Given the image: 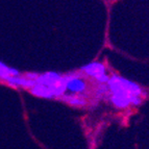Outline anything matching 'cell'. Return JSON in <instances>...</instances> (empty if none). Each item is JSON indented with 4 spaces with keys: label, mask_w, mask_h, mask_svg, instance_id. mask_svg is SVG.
I'll use <instances>...</instances> for the list:
<instances>
[{
    "label": "cell",
    "mask_w": 149,
    "mask_h": 149,
    "mask_svg": "<svg viewBox=\"0 0 149 149\" xmlns=\"http://www.w3.org/2000/svg\"><path fill=\"white\" fill-rule=\"evenodd\" d=\"M61 99L64 102H66V103H68L70 107H85L88 105V97L86 95L68 94V95H64Z\"/></svg>",
    "instance_id": "cell-5"
},
{
    "label": "cell",
    "mask_w": 149,
    "mask_h": 149,
    "mask_svg": "<svg viewBox=\"0 0 149 149\" xmlns=\"http://www.w3.org/2000/svg\"><path fill=\"white\" fill-rule=\"evenodd\" d=\"M36 84L51 90L56 98H62L66 93L65 76L57 72H46L38 74Z\"/></svg>",
    "instance_id": "cell-2"
},
{
    "label": "cell",
    "mask_w": 149,
    "mask_h": 149,
    "mask_svg": "<svg viewBox=\"0 0 149 149\" xmlns=\"http://www.w3.org/2000/svg\"><path fill=\"white\" fill-rule=\"evenodd\" d=\"M80 73L84 76L91 77L98 85H107L109 75L107 73V67L100 62H92L80 68Z\"/></svg>",
    "instance_id": "cell-3"
},
{
    "label": "cell",
    "mask_w": 149,
    "mask_h": 149,
    "mask_svg": "<svg viewBox=\"0 0 149 149\" xmlns=\"http://www.w3.org/2000/svg\"><path fill=\"white\" fill-rule=\"evenodd\" d=\"M107 86L109 89L107 98L116 109L137 107L144 100L145 91L143 88L120 75H111Z\"/></svg>",
    "instance_id": "cell-1"
},
{
    "label": "cell",
    "mask_w": 149,
    "mask_h": 149,
    "mask_svg": "<svg viewBox=\"0 0 149 149\" xmlns=\"http://www.w3.org/2000/svg\"><path fill=\"white\" fill-rule=\"evenodd\" d=\"M66 92L75 95H86L88 92V82L81 73H71L64 75Z\"/></svg>",
    "instance_id": "cell-4"
}]
</instances>
